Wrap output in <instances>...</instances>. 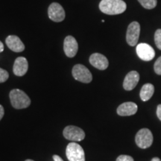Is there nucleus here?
<instances>
[{
  "mask_svg": "<svg viewBox=\"0 0 161 161\" xmlns=\"http://www.w3.org/2000/svg\"><path fill=\"white\" fill-rule=\"evenodd\" d=\"M126 8V3L122 0H102L99 3L101 11L108 15L120 14Z\"/></svg>",
  "mask_w": 161,
  "mask_h": 161,
  "instance_id": "nucleus-1",
  "label": "nucleus"
},
{
  "mask_svg": "<svg viewBox=\"0 0 161 161\" xmlns=\"http://www.w3.org/2000/svg\"><path fill=\"white\" fill-rule=\"evenodd\" d=\"M10 100L11 105L15 109H23L31 104V99L23 90L14 89L10 92Z\"/></svg>",
  "mask_w": 161,
  "mask_h": 161,
  "instance_id": "nucleus-2",
  "label": "nucleus"
},
{
  "mask_svg": "<svg viewBox=\"0 0 161 161\" xmlns=\"http://www.w3.org/2000/svg\"><path fill=\"white\" fill-rule=\"evenodd\" d=\"M66 155L69 161H85V154L82 147L75 142L68 144Z\"/></svg>",
  "mask_w": 161,
  "mask_h": 161,
  "instance_id": "nucleus-3",
  "label": "nucleus"
},
{
  "mask_svg": "<svg viewBox=\"0 0 161 161\" xmlns=\"http://www.w3.org/2000/svg\"><path fill=\"white\" fill-rule=\"evenodd\" d=\"M72 76L75 80L82 83L88 84L92 81V76L90 70L82 64H76L72 68Z\"/></svg>",
  "mask_w": 161,
  "mask_h": 161,
  "instance_id": "nucleus-4",
  "label": "nucleus"
},
{
  "mask_svg": "<svg viewBox=\"0 0 161 161\" xmlns=\"http://www.w3.org/2000/svg\"><path fill=\"white\" fill-rule=\"evenodd\" d=\"M135 142L139 148L142 149L150 147L153 142V134L152 131L148 128L140 129L136 134Z\"/></svg>",
  "mask_w": 161,
  "mask_h": 161,
  "instance_id": "nucleus-5",
  "label": "nucleus"
},
{
  "mask_svg": "<svg viewBox=\"0 0 161 161\" xmlns=\"http://www.w3.org/2000/svg\"><path fill=\"white\" fill-rule=\"evenodd\" d=\"M64 136L66 140L79 142L85 137V133L81 128L74 125L66 126L63 131Z\"/></svg>",
  "mask_w": 161,
  "mask_h": 161,
  "instance_id": "nucleus-6",
  "label": "nucleus"
},
{
  "mask_svg": "<svg viewBox=\"0 0 161 161\" xmlns=\"http://www.w3.org/2000/svg\"><path fill=\"white\" fill-rule=\"evenodd\" d=\"M140 34V25L138 22H132L128 25L126 33V40L128 45L135 46L137 43Z\"/></svg>",
  "mask_w": 161,
  "mask_h": 161,
  "instance_id": "nucleus-7",
  "label": "nucleus"
},
{
  "mask_svg": "<svg viewBox=\"0 0 161 161\" xmlns=\"http://www.w3.org/2000/svg\"><path fill=\"white\" fill-rule=\"evenodd\" d=\"M48 15L50 19L57 23L63 21L65 19V11L63 7L57 3H53L49 5L48 8Z\"/></svg>",
  "mask_w": 161,
  "mask_h": 161,
  "instance_id": "nucleus-8",
  "label": "nucleus"
},
{
  "mask_svg": "<svg viewBox=\"0 0 161 161\" xmlns=\"http://www.w3.org/2000/svg\"><path fill=\"white\" fill-rule=\"evenodd\" d=\"M136 52L138 57L145 61L152 60L155 56V52L150 45L147 43H140L136 46Z\"/></svg>",
  "mask_w": 161,
  "mask_h": 161,
  "instance_id": "nucleus-9",
  "label": "nucleus"
},
{
  "mask_svg": "<svg viewBox=\"0 0 161 161\" xmlns=\"http://www.w3.org/2000/svg\"><path fill=\"white\" fill-rule=\"evenodd\" d=\"M78 45L75 38L72 36H67L64 40V50L66 55L69 58L75 57L78 52Z\"/></svg>",
  "mask_w": 161,
  "mask_h": 161,
  "instance_id": "nucleus-10",
  "label": "nucleus"
},
{
  "mask_svg": "<svg viewBox=\"0 0 161 161\" xmlns=\"http://www.w3.org/2000/svg\"><path fill=\"white\" fill-rule=\"evenodd\" d=\"M90 63L96 69L104 70L108 67L109 62L105 56L99 53H94L90 57Z\"/></svg>",
  "mask_w": 161,
  "mask_h": 161,
  "instance_id": "nucleus-11",
  "label": "nucleus"
},
{
  "mask_svg": "<svg viewBox=\"0 0 161 161\" xmlns=\"http://www.w3.org/2000/svg\"><path fill=\"white\" fill-rule=\"evenodd\" d=\"M140 80V74L136 71H130L127 74L123 82V87L125 90L130 91L134 90Z\"/></svg>",
  "mask_w": 161,
  "mask_h": 161,
  "instance_id": "nucleus-12",
  "label": "nucleus"
},
{
  "mask_svg": "<svg viewBox=\"0 0 161 161\" xmlns=\"http://www.w3.org/2000/svg\"><path fill=\"white\" fill-rule=\"evenodd\" d=\"M5 43L8 47L13 52H22L25 49V45L19 37L16 35H9L6 38Z\"/></svg>",
  "mask_w": 161,
  "mask_h": 161,
  "instance_id": "nucleus-13",
  "label": "nucleus"
},
{
  "mask_svg": "<svg viewBox=\"0 0 161 161\" xmlns=\"http://www.w3.org/2000/svg\"><path fill=\"white\" fill-rule=\"evenodd\" d=\"M29 69V64L27 60L24 57H19L15 60L14 64L13 71L17 76H23Z\"/></svg>",
  "mask_w": 161,
  "mask_h": 161,
  "instance_id": "nucleus-14",
  "label": "nucleus"
},
{
  "mask_svg": "<svg viewBox=\"0 0 161 161\" xmlns=\"http://www.w3.org/2000/svg\"><path fill=\"white\" fill-rule=\"evenodd\" d=\"M138 107L135 103L131 102H125L120 104L117 108V114L119 116H127L134 115L137 111Z\"/></svg>",
  "mask_w": 161,
  "mask_h": 161,
  "instance_id": "nucleus-15",
  "label": "nucleus"
},
{
  "mask_svg": "<svg viewBox=\"0 0 161 161\" xmlns=\"http://www.w3.org/2000/svg\"><path fill=\"white\" fill-rule=\"evenodd\" d=\"M154 92V86L152 84H146L142 86V89L140 90V98L143 102L148 101L152 97Z\"/></svg>",
  "mask_w": 161,
  "mask_h": 161,
  "instance_id": "nucleus-16",
  "label": "nucleus"
},
{
  "mask_svg": "<svg viewBox=\"0 0 161 161\" xmlns=\"http://www.w3.org/2000/svg\"><path fill=\"white\" fill-rule=\"evenodd\" d=\"M142 7L146 9H153L156 7L158 1L157 0H138Z\"/></svg>",
  "mask_w": 161,
  "mask_h": 161,
  "instance_id": "nucleus-17",
  "label": "nucleus"
},
{
  "mask_svg": "<svg viewBox=\"0 0 161 161\" xmlns=\"http://www.w3.org/2000/svg\"><path fill=\"white\" fill-rule=\"evenodd\" d=\"M154 43L157 47L161 50V29H158L154 34Z\"/></svg>",
  "mask_w": 161,
  "mask_h": 161,
  "instance_id": "nucleus-18",
  "label": "nucleus"
},
{
  "mask_svg": "<svg viewBox=\"0 0 161 161\" xmlns=\"http://www.w3.org/2000/svg\"><path fill=\"white\" fill-rule=\"evenodd\" d=\"M9 74L6 70L0 68V83H3L8 79Z\"/></svg>",
  "mask_w": 161,
  "mask_h": 161,
  "instance_id": "nucleus-19",
  "label": "nucleus"
},
{
  "mask_svg": "<svg viewBox=\"0 0 161 161\" xmlns=\"http://www.w3.org/2000/svg\"><path fill=\"white\" fill-rule=\"evenodd\" d=\"M154 72H156L158 75H161V56L158 58V59L156 60L154 65Z\"/></svg>",
  "mask_w": 161,
  "mask_h": 161,
  "instance_id": "nucleus-20",
  "label": "nucleus"
},
{
  "mask_svg": "<svg viewBox=\"0 0 161 161\" xmlns=\"http://www.w3.org/2000/svg\"><path fill=\"white\" fill-rule=\"evenodd\" d=\"M116 161H134V158L128 155H120L119 156Z\"/></svg>",
  "mask_w": 161,
  "mask_h": 161,
  "instance_id": "nucleus-21",
  "label": "nucleus"
},
{
  "mask_svg": "<svg viewBox=\"0 0 161 161\" xmlns=\"http://www.w3.org/2000/svg\"><path fill=\"white\" fill-rule=\"evenodd\" d=\"M157 115L159 119L161 121V104H159L157 108Z\"/></svg>",
  "mask_w": 161,
  "mask_h": 161,
  "instance_id": "nucleus-22",
  "label": "nucleus"
},
{
  "mask_svg": "<svg viewBox=\"0 0 161 161\" xmlns=\"http://www.w3.org/2000/svg\"><path fill=\"white\" fill-rule=\"evenodd\" d=\"M4 114H5V110H4V108L0 104V120L3 119L4 116Z\"/></svg>",
  "mask_w": 161,
  "mask_h": 161,
  "instance_id": "nucleus-23",
  "label": "nucleus"
},
{
  "mask_svg": "<svg viewBox=\"0 0 161 161\" xmlns=\"http://www.w3.org/2000/svg\"><path fill=\"white\" fill-rule=\"evenodd\" d=\"M53 160L54 161H64L63 159L58 155H53Z\"/></svg>",
  "mask_w": 161,
  "mask_h": 161,
  "instance_id": "nucleus-24",
  "label": "nucleus"
},
{
  "mask_svg": "<svg viewBox=\"0 0 161 161\" xmlns=\"http://www.w3.org/2000/svg\"><path fill=\"white\" fill-rule=\"evenodd\" d=\"M3 51H4V45H3V43L0 41V52H2Z\"/></svg>",
  "mask_w": 161,
  "mask_h": 161,
  "instance_id": "nucleus-25",
  "label": "nucleus"
},
{
  "mask_svg": "<svg viewBox=\"0 0 161 161\" xmlns=\"http://www.w3.org/2000/svg\"><path fill=\"white\" fill-rule=\"evenodd\" d=\"M152 161H161V160H160V159L158 158H154L152 160Z\"/></svg>",
  "mask_w": 161,
  "mask_h": 161,
  "instance_id": "nucleus-26",
  "label": "nucleus"
},
{
  "mask_svg": "<svg viewBox=\"0 0 161 161\" xmlns=\"http://www.w3.org/2000/svg\"><path fill=\"white\" fill-rule=\"evenodd\" d=\"M25 161H34V160H29V159H28V160H25Z\"/></svg>",
  "mask_w": 161,
  "mask_h": 161,
  "instance_id": "nucleus-27",
  "label": "nucleus"
}]
</instances>
